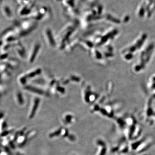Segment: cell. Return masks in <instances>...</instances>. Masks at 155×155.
<instances>
[{
	"mask_svg": "<svg viewBox=\"0 0 155 155\" xmlns=\"http://www.w3.org/2000/svg\"><path fill=\"white\" fill-rule=\"evenodd\" d=\"M59 1H61V0H59Z\"/></svg>",
	"mask_w": 155,
	"mask_h": 155,
	"instance_id": "cell-1",
	"label": "cell"
}]
</instances>
